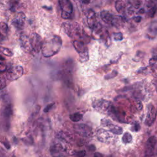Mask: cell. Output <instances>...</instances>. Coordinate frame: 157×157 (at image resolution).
<instances>
[{
	"label": "cell",
	"mask_w": 157,
	"mask_h": 157,
	"mask_svg": "<svg viewBox=\"0 0 157 157\" xmlns=\"http://www.w3.org/2000/svg\"><path fill=\"white\" fill-rule=\"evenodd\" d=\"M149 66L151 69L156 70V56H154L149 60Z\"/></svg>",
	"instance_id": "d4e9b609"
},
{
	"label": "cell",
	"mask_w": 157,
	"mask_h": 157,
	"mask_svg": "<svg viewBox=\"0 0 157 157\" xmlns=\"http://www.w3.org/2000/svg\"><path fill=\"white\" fill-rule=\"evenodd\" d=\"M25 18L26 17L25 13L22 12H20L15 16L12 23L17 29H22L25 25Z\"/></svg>",
	"instance_id": "8fae6325"
},
{
	"label": "cell",
	"mask_w": 157,
	"mask_h": 157,
	"mask_svg": "<svg viewBox=\"0 0 157 157\" xmlns=\"http://www.w3.org/2000/svg\"><path fill=\"white\" fill-rule=\"evenodd\" d=\"M156 110L155 106L151 104H149L147 106V115L145 120V124L148 126H151L155 122L156 120Z\"/></svg>",
	"instance_id": "9c48e42d"
},
{
	"label": "cell",
	"mask_w": 157,
	"mask_h": 157,
	"mask_svg": "<svg viewBox=\"0 0 157 157\" xmlns=\"http://www.w3.org/2000/svg\"><path fill=\"white\" fill-rule=\"evenodd\" d=\"M82 2H83V3L88 4V3H90V1H82Z\"/></svg>",
	"instance_id": "60d3db41"
},
{
	"label": "cell",
	"mask_w": 157,
	"mask_h": 157,
	"mask_svg": "<svg viewBox=\"0 0 157 157\" xmlns=\"http://www.w3.org/2000/svg\"><path fill=\"white\" fill-rule=\"evenodd\" d=\"M132 20L136 23H139L142 20V17L140 16H136L132 18Z\"/></svg>",
	"instance_id": "8d00e7d4"
},
{
	"label": "cell",
	"mask_w": 157,
	"mask_h": 157,
	"mask_svg": "<svg viewBox=\"0 0 157 157\" xmlns=\"http://www.w3.org/2000/svg\"><path fill=\"white\" fill-rule=\"evenodd\" d=\"M93 107L95 110L101 113H109L112 104L110 101L105 99H98L93 102Z\"/></svg>",
	"instance_id": "8992f818"
},
{
	"label": "cell",
	"mask_w": 157,
	"mask_h": 157,
	"mask_svg": "<svg viewBox=\"0 0 157 157\" xmlns=\"http://www.w3.org/2000/svg\"><path fill=\"white\" fill-rule=\"evenodd\" d=\"M97 138L98 140L104 143H108L112 136L109 132L104 129H99L97 132Z\"/></svg>",
	"instance_id": "4fadbf2b"
},
{
	"label": "cell",
	"mask_w": 157,
	"mask_h": 157,
	"mask_svg": "<svg viewBox=\"0 0 157 157\" xmlns=\"http://www.w3.org/2000/svg\"><path fill=\"white\" fill-rule=\"evenodd\" d=\"M140 129V126L139 125V124L138 123H135L134 124V125L132 126V128H131V131H139V129Z\"/></svg>",
	"instance_id": "d6a6232c"
},
{
	"label": "cell",
	"mask_w": 157,
	"mask_h": 157,
	"mask_svg": "<svg viewBox=\"0 0 157 157\" xmlns=\"http://www.w3.org/2000/svg\"><path fill=\"white\" fill-rule=\"evenodd\" d=\"M117 11L121 14H125L128 8V2L125 1H117L115 2Z\"/></svg>",
	"instance_id": "9a60e30c"
},
{
	"label": "cell",
	"mask_w": 157,
	"mask_h": 157,
	"mask_svg": "<svg viewBox=\"0 0 157 157\" xmlns=\"http://www.w3.org/2000/svg\"><path fill=\"white\" fill-rule=\"evenodd\" d=\"M100 17L104 23L106 24H111L113 15L106 10H103L101 12Z\"/></svg>",
	"instance_id": "e0dca14e"
},
{
	"label": "cell",
	"mask_w": 157,
	"mask_h": 157,
	"mask_svg": "<svg viewBox=\"0 0 157 157\" xmlns=\"http://www.w3.org/2000/svg\"><path fill=\"white\" fill-rule=\"evenodd\" d=\"M112 123V122L109 119H103L101 120V124L104 126H107L109 124Z\"/></svg>",
	"instance_id": "e575fe53"
},
{
	"label": "cell",
	"mask_w": 157,
	"mask_h": 157,
	"mask_svg": "<svg viewBox=\"0 0 157 157\" xmlns=\"http://www.w3.org/2000/svg\"><path fill=\"white\" fill-rule=\"evenodd\" d=\"M74 129L76 133L83 137H89L92 132L91 128L85 124H75Z\"/></svg>",
	"instance_id": "30bf717a"
},
{
	"label": "cell",
	"mask_w": 157,
	"mask_h": 157,
	"mask_svg": "<svg viewBox=\"0 0 157 157\" xmlns=\"http://www.w3.org/2000/svg\"><path fill=\"white\" fill-rule=\"evenodd\" d=\"M82 118H83V115L78 112L72 113L69 116V118L73 122H78L80 121L82 119Z\"/></svg>",
	"instance_id": "ffe728a7"
},
{
	"label": "cell",
	"mask_w": 157,
	"mask_h": 157,
	"mask_svg": "<svg viewBox=\"0 0 157 157\" xmlns=\"http://www.w3.org/2000/svg\"><path fill=\"white\" fill-rule=\"evenodd\" d=\"M58 4L61 10V17L64 19L71 18L73 12L72 2L69 0H60Z\"/></svg>",
	"instance_id": "277c9868"
},
{
	"label": "cell",
	"mask_w": 157,
	"mask_h": 157,
	"mask_svg": "<svg viewBox=\"0 0 157 157\" xmlns=\"http://www.w3.org/2000/svg\"><path fill=\"white\" fill-rule=\"evenodd\" d=\"M0 157H4V156H1V155H0Z\"/></svg>",
	"instance_id": "b9f144b4"
},
{
	"label": "cell",
	"mask_w": 157,
	"mask_h": 157,
	"mask_svg": "<svg viewBox=\"0 0 157 157\" xmlns=\"http://www.w3.org/2000/svg\"><path fill=\"white\" fill-rule=\"evenodd\" d=\"M3 39H4V36L0 33V44L2 42Z\"/></svg>",
	"instance_id": "ab89813d"
},
{
	"label": "cell",
	"mask_w": 157,
	"mask_h": 157,
	"mask_svg": "<svg viewBox=\"0 0 157 157\" xmlns=\"http://www.w3.org/2000/svg\"><path fill=\"white\" fill-rule=\"evenodd\" d=\"M12 114V108L10 105H8L7 106L4 110V116L6 118H9L10 117V116Z\"/></svg>",
	"instance_id": "484cf974"
},
{
	"label": "cell",
	"mask_w": 157,
	"mask_h": 157,
	"mask_svg": "<svg viewBox=\"0 0 157 157\" xmlns=\"http://www.w3.org/2000/svg\"><path fill=\"white\" fill-rule=\"evenodd\" d=\"M6 86V80L4 76L0 75V90L3 89Z\"/></svg>",
	"instance_id": "f546056e"
},
{
	"label": "cell",
	"mask_w": 157,
	"mask_h": 157,
	"mask_svg": "<svg viewBox=\"0 0 157 157\" xmlns=\"http://www.w3.org/2000/svg\"><path fill=\"white\" fill-rule=\"evenodd\" d=\"M117 74H118V72L115 70H113L112 71L111 73L105 75L104 76V78L105 79H111V78H113L115 77H116L117 75Z\"/></svg>",
	"instance_id": "f1b7e54d"
},
{
	"label": "cell",
	"mask_w": 157,
	"mask_h": 157,
	"mask_svg": "<svg viewBox=\"0 0 157 157\" xmlns=\"http://www.w3.org/2000/svg\"><path fill=\"white\" fill-rule=\"evenodd\" d=\"M54 103H52V104H48L45 108H44V112H45V113H47V112H48L50 109H51V108L54 105Z\"/></svg>",
	"instance_id": "d590c367"
},
{
	"label": "cell",
	"mask_w": 157,
	"mask_h": 157,
	"mask_svg": "<svg viewBox=\"0 0 157 157\" xmlns=\"http://www.w3.org/2000/svg\"><path fill=\"white\" fill-rule=\"evenodd\" d=\"M20 44L21 49L26 53H30L33 51V48L30 43L29 38L26 34H21L20 37Z\"/></svg>",
	"instance_id": "7c38bea8"
},
{
	"label": "cell",
	"mask_w": 157,
	"mask_h": 157,
	"mask_svg": "<svg viewBox=\"0 0 157 157\" xmlns=\"http://www.w3.org/2000/svg\"><path fill=\"white\" fill-rule=\"evenodd\" d=\"M132 140V135L128 132H126L124 133L122 137V142L124 144H129L130 143Z\"/></svg>",
	"instance_id": "44dd1931"
},
{
	"label": "cell",
	"mask_w": 157,
	"mask_h": 157,
	"mask_svg": "<svg viewBox=\"0 0 157 157\" xmlns=\"http://www.w3.org/2000/svg\"><path fill=\"white\" fill-rule=\"evenodd\" d=\"M62 39L58 35H52L47 38L42 44L41 51L43 56L51 57L57 54L62 46Z\"/></svg>",
	"instance_id": "6da1fadb"
},
{
	"label": "cell",
	"mask_w": 157,
	"mask_h": 157,
	"mask_svg": "<svg viewBox=\"0 0 157 157\" xmlns=\"http://www.w3.org/2000/svg\"><path fill=\"white\" fill-rule=\"evenodd\" d=\"M23 74V69L21 66L15 65L9 67L6 72V77L10 81H14L21 77Z\"/></svg>",
	"instance_id": "5b68a950"
},
{
	"label": "cell",
	"mask_w": 157,
	"mask_h": 157,
	"mask_svg": "<svg viewBox=\"0 0 157 157\" xmlns=\"http://www.w3.org/2000/svg\"><path fill=\"white\" fill-rule=\"evenodd\" d=\"M86 20H87V23L88 26L93 29L96 23H97L96 21V15L94 11L92 9H89L86 13Z\"/></svg>",
	"instance_id": "5bb4252c"
},
{
	"label": "cell",
	"mask_w": 157,
	"mask_h": 157,
	"mask_svg": "<svg viewBox=\"0 0 157 157\" xmlns=\"http://www.w3.org/2000/svg\"><path fill=\"white\" fill-rule=\"evenodd\" d=\"M156 144V138L155 136L150 137L145 144V157H151L154 154L155 150V147Z\"/></svg>",
	"instance_id": "ba28073f"
},
{
	"label": "cell",
	"mask_w": 157,
	"mask_h": 157,
	"mask_svg": "<svg viewBox=\"0 0 157 157\" xmlns=\"http://www.w3.org/2000/svg\"><path fill=\"white\" fill-rule=\"evenodd\" d=\"M113 37L115 40H121L123 38V34L121 32H117V33H113Z\"/></svg>",
	"instance_id": "83f0119b"
},
{
	"label": "cell",
	"mask_w": 157,
	"mask_h": 157,
	"mask_svg": "<svg viewBox=\"0 0 157 157\" xmlns=\"http://www.w3.org/2000/svg\"><path fill=\"white\" fill-rule=\"evenodd\" d=\"M156 21H153L148 29V36L150 38H154L156 34Z\"/></svg>",
	"instance_id": "d6986e66"
},
{
	"label": "cell",
	"mask_w": 157,
	"mask_h": 157,
	"mask_svg": "<svg viewBox=\"0 0 157 157\" xmlns=\"http://www.w3.org/2000/svg\"><path fill=\"white\" fill-rule=\"evenodd\" d=\"M73 46L78 53L79 61L82 63L87 61L89 59V51L84 42L80 40H74Z\"/></svg>",
	"instance_id": "3957f363"
},
{
	"label": "cell",
	"mask_w": 157,
	"mask_h": 157,
	"mask_svg": "<svg viewBox=\"0 0 157 157\" xmlns=\"http://www.w3.org/2000/svg\"><path fill=\"white\" fill-rule=\"evenodd\" d=\"M156 6L155 5L153 7L148 8V10L147 12V15L149 17H153L154 16V15L156 13Z\"/></svg>",
	"instance_id": "4316f807"
},
{
	"label": "cell",
	"mask_w": 157,
	"mask_h": 157,
	"mask_svg": "<svg viewBox=\"0 0 157 157\" xmlns=\"http://www.w3.org/2000/svg\"><path fill=\"white\" fill-rule=\"evenodd\" d=\"M94 157H102V155L99 153H95L94 155Z\"/></svg>",
	"instance_id": "f35d334b"
},
{
	"label": "cell",
	"mask_w": 157,
	"mask_h": 157,
	"mask_svg": "<svg viewBox=\"0 0 157 157\" xmlns=\"http://www.w3.org/2000/svg\"><path fill=\"white\" fill-rule=\"evenodd\" d=\"M0 52L7 56H12L13 55V52L10 49L4 47H0Z\"/></svg>",
	"instance_id": "603a6c76"
},
{
	"label": "cell",
	"mask_w": 157,
	"mask_h": 157,
	"mask_svg": "<svg viewBox=\"0 0 157 157\" xmlns=\"http://www.w3.org/2000/svg\"><path fill=\"white\" fill-rule=\"evenodd\" d=\"M29 38L33 50H34V52L37 53L41 50L42 45L44 42L41 36L36 33H33L31 34L30 37H29Z\"/></svg>",
	"instance_id": "52a82bcc"
},
{
	"label": "cell",
	"mask_w": 157,
	"mask_h": 157,
	"mask_svg": "<svg viewBox=\"0 0 157 157\" xmlns=\"http://www.w3.org/2000/svg\"><path fill=\"white\" fill-rule=\"evenodd\" d=\"M138 12L140 14H143V13H145V9L144 8H140V9H139Z\"/></svg>",
	"instance_id": "74e56055"
},
{
	"label": "cell",
	"mask_w": 157,
	"mask_h": 157,
	"mask_svg": "<svg viewBox=\"0 0 157 157\" xmlns=\"http://www.w3.org/2000/svg\"><path fill=\"white\" fill-rule=\"evenodd\" d=\"M63 27L65 33L69 37L75 40L81 38L83 35V31L80 26L76 22H64L63 23Z\"/></svg>",
	"instance_id": "7a4b0ae2"
},
{
	"label": "cell",
	"mask_w": 157,
	"mask_h": 157,
	"mask_svg": "<svg viewBox=\"0 0 157 157\" xmlns=\"http://www.w3.org/2000/svg\"><path fill=\"white\" fill-rule=\"evenodd\" d=\"M8 31V26L4 22H0V33L2 34H6Z\"/></svg>",
	"instance_id": "cb8c5ba5"
},
{
	"label": "cell",
	"mask_w": 157,
	"mask_h": 157,
	"mask_svg": "<svg viewBox=\"0 0 157 157\" xmlns=\"http://www.w3.org/2000/svg\"><path fill=\"white\" fill-rule=\"evenodd\" d=\"M129 3L131 6V7L134 10H137L140 9V7L142 4V1H136V0H132V1H128Z\"/></svg>",
	"instance_id": "7402d4cb"
},
{
	"label": "cell",
	"mask_w": 157,
	"mask_h": 157,
	"mask_svg": "<svg viewBox=\"0 0 157 157\" xmlns=\"http://www.w3.org/2000/svg\"><path fill=\"white\" fill-rule=\"evenodd\" d=\"M0 142L6 147V148L7 149H9L10 148V144L9 143V142L7 141V139H2L0 140Z\"/></svg>",
	"instance_id": "1f68e13d"
},
{
	"label": "cell",
	"mask_w": 157,
	"mask_h": 157,
	"mask_svg": "<svg viewBox=\"0 0 157 157\" xmlns=\"http://www.w3.org/2000/svg\"><path fill=\"white\" fill-rule=\"evenodd\" d=\"M86 154V152L85 150H80L78 151L75 152L74 155L75 157H84Z\"/></svg>",
	"instance_id": "4dcf8cb0"
},
{
	"label": "cell",
	"mask_w": 157,
	"mask_h": 157,
	"mask_svg": "<svg viewBox=\"0 0 157 157\" xmlns=\"http://www.w3.org/2000/svg\"><path fill=\"white\" fill-rule=\"evenodd\" d=\"M125 23V19L121 15H113L111 25L117 28H122Z\"/></svg>",
	"instance_id": "2e32d148"
},
{
	"label": "cell",
	"mask_w": 157,
	"mask_h": 157,
	"mask_svg": "<svg viewBox=\"0 0 157 157\" xmlns=\"http://www.w3.org/2000/svg\"><path fill=\"white\" fill-rule=\"evenodd\" d=\"M107 127H108L109 131L114 134L120 135L123 133V129L121 127H120L119 126L110 123Z\"/></svg>",
	"instance_id": "ac0fdd59"
},
{
	"label": "cell",
	"mask_w": 157,
	"mask_h": 157,
	"mask_svg": "<svg viewBox=\"0 0 157 157\" xmlns=\"http://www.w3.org/2000/svg\"><path fill=\"white\" fill-rule=\"evenodd\" d=\"M7 69L6 64L2 62V61H0V72H4Z\"/></svg>",
	"instance_id": "836d02e7"
}]
</instances>
